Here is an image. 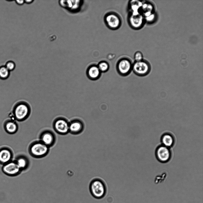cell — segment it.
<instances>
[{
    "label": "cell",
    "instance_id": "cell-1",
    "mask_svg": "<svg viewBox=\"0 0 203 203\" xmlns=\"http://www.w3.org/2000/svg\"><path fill=\"white\" fill-rule=\"evenodd\" d=\"M31 111L29 104L26 101H21L17 102L14 105L12 114L15 120L22 122L29 118Z\"/></svg>",
    "mask_w": 203,
    "mask_h": 203
},
{
    "label": "cell",
    "instance_id": "cell-2",
    "mask_svg": "<svg viewBox=\"0 0 203 203\" xmlns=\"http://www.w3.org/2000/svg\"><path fill=\"white\" fill-rule=\"evenodd\" d=\"M50 148L39 140L32 142L29 145L28 151L30 155L36 158H40L49 153Z\"/></svg>",
    "mask_w": 203,
    "mask_h": 203
},
{
    "label": "cell",
    "instance_id": "cell-3",
    "mask_svg": "<svg viewBox=\"0 0 203 203\" xmlns=\"http://www.w3.org/2000/svg\"><path fill=\"white\" fill-rule=\"evenodd\" d=\"M89 190L92 196L97 199L103 198L107 192L105 183L99 179H94L91 181L89 186Z\"/></svg>",
    "mask_w": 203,
    "mask_h": 203
},
{
    "label": "cell",
    "instance_id": "cell-4",
    "mask_svg": "<svg viewBox=\"0 0 203 203\" xmlns=\"http://www.w3.org/2000/svg\"><path fill=\"white\" fill-rule=\"evenodd\" d=\"M69 121L62 117H56L53 120L52 127L54 130L58 134L65 135L69 133Z\"/></svg>",
    "mask_w": 203,
    "mask_h": 203
},
{
    "label": "cell",
    "instance_id": "cell-5",
    "mask_svg": "<svg viewBox=\"0 0 203 203\" xmlns=\"http://www.w3.org/2000/svg\"><path fill=\"white\" fill-rule=\"evenodd\" d=\"M104 21L106 26L112 30L119 29L122 24V20L120 17L114 12L107 13L104 16Z\"/></svg>",
    "mask_w": 203,
    "mask_h": 203
},
{
    "label": "cell",
    "instance_id": "cell-6",
    "mask_svg": "<svg viewBox=\"0 0 203 203\" xmlns=\"http://www.w3.org/2000/svg\"><path fill=\"white\" fill-rule=\"evenodd\" d=\"M151 66L147 61L143 59L141 61L135 62L132 65L134 72L140 76H144L147 75L151 70Z\"/></svg>",
    "mask_w": 203,
    "mask_h": 203
},
{
    "label": "cell",
    "instance_id": "cell-7",
    "mask_svg": "<svg viewBox=\"0 0 203 203\" xmlns=\"http://www.w3.org/2000/svg\"><path fill=\"white\" fill-rule=\"evenodd\" d=\"M39 138V140L50 148L53 146L56 141L55 134L50 130L46 129L42 131Z\"/></svg>",
    "mask_w": 203,
    "mask_h": 203
},
{
    "label": "cell",
    "instance_id": "cell-8",
    "mask_svg": "<svg viewBox=\"0 0 203 203\" xmlns=\"http://www.w3.org/2000/svg\"><path fill=\"white\" fill-rule=\"evenodd\" d=\"M128 21L131 28L133 29H138L141 28L143 26L145 20L143 16L139 13L136 14H129Z\"/></svg>",
    "mask_w": 203,
    "mask_h": 203
},
{
    "label": "cell",
    "instance_id": "cell-9",
    "mask_svg": "<svg viewBox=\"0 0 203 203\" xmlns=\"http://www.w3.org/2000/svg\"><path fill=\"white\" fill-rule=\"evenodd\" d=\"M2 170L5 174L11 176H17L22 171L15 161L12 160L3 165Z\"/></svg>",
    "mask_w": 203,
    "mask_h": 203
},
{
    "label": "cell",
    "instance_id": "cell-10",
    "mask_svg": "<svg viewBox=\"0 0 203 203\" xmlns=\"http://www.w3.org/2000/svg\"><path fill=\"white\" fill-rule=\"evenodd\" d=\"M132 65L129 59L123 58L118 61L117 64V69L120 74L126 75L130 72L132 68Z\"/></svg>",
    "mask_w": 203,
    "mask_h": 203
},
{
    "label": "cell",
    "instance_id": "cell-11",
    "mask_svg": "<svg viewBox=\"0 0 203 203\" xmlns=\"http://www.w3.org/2000/svg\"><path fill=\"white\" fill-rule=\"evenodd\" d=\"M156 155L160 161L166 162L170 159L171 152L168 147L163 145L157 148L156 151Z\"/></svg>",
    "mask_w": 203,
    "mask_h": 203
},
{
    "label": "cell",
    "instance_id": "cell-12",
    "mask_svg": "<svg viewBox=\"0 0 203 203\" xmlns=\"http://www.w3.org/2000/svg\"><path fill=\"white\" fill-rule=\"evenodd\" d=\"M83 124L79 120L74 119L69 121V133L71 134H79L83 130Z\"/></svg>",
    "mask_w": 203,
    "mask_h": 203
},
{
    "label": "cell",
    "instance_id": "cell-13",
    "mask_svg": "<svg viewBox=\"0 0 203 203\" xmlns=\"http://www.w3.org/2000/svg\"><path fill=\"white\" fill-rule=\"evenodd\" d=\"M13 154L9 148L3 147L0 149V163L4 165L11 161Z\"/></svg>",
    "mask_w": 203,
    "mask_h": 203
},
{
    "label": "cell",
    "instance_id": "cell-14",
    "mask_svg": "<svg viewBox=\"0 0 203 203\" xmlns=\"http://www.w3.org/2000/svg\"><path fill=\"white\" fill-rule=\"evenodd\" d=\"M15 161L22 171L27 170L29 167L30 160L29 158L25 155H18Z\"/></svg>",
    "mask_w": 203,
    "mask_h": 203
},
{
    "label": "cell",
    "instance_id": "cell-15",
    "mask_svg": "<svg viewBox=\"0 0 203 203\" xmlns=\"http://www.w3.org/2000/svg\"><path fill=\"white\" fill-rule=\"evenodd\" d=\"M4 127L5 130L10 134H14L18 130V126L15 120L11 119L6 120L4 122Z\"/></svg>",
    "mask_w": 203,
    "mask_h": 203
},
{
    "label": "cell",
    "instance_id": "cell-16",
    "mask_svg": "<svg viewBox=\"0 0 203 203\" xmlns=\"http://www.w3.org/2000/svg\"><path fill=\"white\" fill-rule=\"evenodd\" d=\"M141 10V12L140 13L144 18L154 13L153 6L150 2H142L140 11Z\"/></svg>",
    "mask_w": 203,
    "mask_h": 203
},
{
    "label": "cell",
    "instance_id": "cell-17",
    "mask_svg": "<svg viewBox=\"0 0 203 203\" xmlns=\"http://www.w3.org/2000/svg\"><path fill=\"white\" fill-rule=\"evenodd\" d=\"M142 2L137 0L130 1L128 3V8L129 14H136L139 13Z\"/></svg>",
    "mask_w": 203,
    "mask_h": 203
},
{
    "label": "cell",
    "instance_id": "cell-18",
    "mask_svg": "<svg viewBox=\"0 0 203 203\" xmlns=\"http://www.w3.org/2000/svg\"><path fill=\"white\" fill-rule=\"evenodd\" d=\"M100 72L97 66L93 65L89 67L87 73L90 78L96 79L99 77Z\"/></svg>",
    "mask_w": 203,
    "mask_h": 203
},
{
    "label": "cell",
    "instance_id": "cell-19",
    "mask_svg": "<svg viewBox=\"0 0 203 203\" xmlns=\"http://www.w3.org/2000/svg\"><path fill=\"white\" fill-rule=\"evenodd\" d=\"M161 140L163 145L168 148L172 146L174 142L173 137L169 133L163 134Z\"/></svg>",
    "mask_w": 203,
    "mask_h": 203
},
{
    "label": "cell",
    "instance_id": "cell-20",
    "mask_svg": "<svg viewBox=\"0 0 203 203\" xmlns=\"http://www.w3.org/2000/svg\"><path fill=\"white\" fill-rule=\"evenodd\" d=\"M66 1V3L68 4V5H67L73 10L76 11H78L80 10L83 3V1L81 0Z\"/></svg>",
    "mask_w": 203,
    "mask_h": 203
},
{
    "label": "cell",
    "instance_id": "cell-21",
    "mask_svg": "<svg viewBox=\"0 0 203 203\" xmlns=\"http://www.w3.org/2000/svg\"><path fill=\"white\" fill-rule=\"evenodd\" d=\"M10 71L8 70L5 66L0 67V79L5 80L7 79L10 76Z\"/></svg>",
    "mask_w": 203,
    "mask_h": 203
},
{
    "label": "cell",
    "instance_id": "cell-22",
    "mask_svg": "<svg viewBox=\"0 0 203 203\" xmlns=\"http://www.w3.org/2000/svg\"><path fill=\"white\" fill-rule=\"evenodd\" d=\"M97 66L100 71L102 72L107 71L109 68L108 63L105 61L100 62L98 64Z\"/></svg>",
    "mask_w": 203,
    "mask_h": 203
},
{
    "label": "cell",
    "instance_id": "cell-23",
    "mask_svg": "<svg viewBox=\"0 0 203 203\" xmlns=\"http://www.w3.org/2000/svg\"><path fill=\"white\" fill-rule=\"evenodd\" d=\"M5 67L10 72L14 70L15 67V64L14 62L9 61L7 62L5 65Z\"/></svg>",
    "mask_w": 203,
    "mask_h": 203
},
{
    "label": "cell",
    "instance_id": "cell-24",
    "mask_svg": "<svg viewBox=\"0 0 203 203\" xmlns=\"http://www.w3.org/2000/svg\"><path fill=\"white\" fill-rule=\"evenodd\" d=\"M143 54L140 51H137L135 53L134 58L135 62H138L142 60L143 59Z\"/></svg>",
    "mask_w": 203,
    "mask_h": 203
},
{
    "label": "cell",
    "instance_id": "cell-25",
    "mask_svg": "<svg viewBox=\"0 0 203 203\" xmlns=\"http://www.w3.org/2000/svg\"><path fill=\"white\" fill-rule=\"evenodd\" d=\"M15 1L19 5H22L25 3L24 0H16Z\"/></svg>",
    "mask_w": 203,
    "mask_h": 203
},
{
    "label": "cell",
    "instance_id": "cell-26",
    "mask_svg": "<svg viewBox=\"0 0 203 203\" xmlns=\"http://www.w3.org/2000/svg\"><path fill=\"white\" fill-rule=\"evenodd\" d=\"M34 0H24V2L28 4H30L32 3Z\"/></svg>",
    "mask_w": 203,
    "mask_h": 203
}]
</instances>
